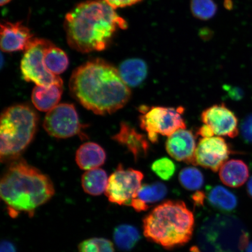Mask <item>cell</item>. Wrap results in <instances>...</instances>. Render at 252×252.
Masks as SVG:
<instances>
[{
	"mask_svg": "<svg viewBox=\"0 0 252 252\" xmlns=\"http://www.w3.org/2000/svg\"><path fill=\"white\" fill-rule=\"evenodd\" d=\"M143 173L132 168L125 169L122 164L109 178L105 192L110 203L130 206L132 199L141 187Z\"/></svg>",
	"mask_w": 252,
	"mask_h": 252,
	"instance_id": "obj_9",
	"label": "cell"
},
{
	"mask_svg": "<svg viewBox=\"0 0 252 252\" xmlns=\"http://www.w3.org/2000/svg\"><path fill=\"white\" fill-rule=\"evenodd\" d=\"M109 178L101 168L88 170L82 176L81 184L86 193L91 196H99L105 192Z\"/></svg>",
	"mask_w": 252,
	"mask_h": 252,
	"instance_id": "obj_20",
	"label": "cell"
},
{
	"mask_svg": "<svg viewBox=\"0 0 252 252\" xmlns=\"http://www.w3.org/2000/svg\"><path fill=\"white\" fill-rule=\"evenodd\" d=\"M194 226L193 214L184 201L169 200L145 217L143 227L149 241L171 250L190 240Z\"/></svg>",
	"mask_w": 252,
	"mask_h": 252,
	"instance_id": "obj_4",
	"label": "cell"
},
{
	"mask_svg": "<svg viewBox=\"0 0 252 252\" xmlns=\"http://www.w3.org/2000/svg\"><path fill=\"white\" fill-rule=\"evenodd\" d=\"M206 198V195L203 191H198L193 194L192 196V199L196 205H200L203 206L204 201Z\"/></svg>",
	"mask_w": 252,
	"mask_h": 252,
	"instance_id": "obj_33",
	"label": "cell"
},
{
	"mask_svg": "<svg viewBox=\"0 0 252 252\" xmlns=\"http://www.w3.org/2000/svg\"><path fill=\"white\" fill-rule=\"evenodd\" d=\"M220 178L223 184L231 188H239L247 181L250 171L247 163L239 159L227 160L220 167Z\"/></svg>",
	"mask_w": 252,
	"mask_h": 252,
	"instance_id": "obj_16",
	"label": "cell"
},
{
	"mask_svg": "<svg viewBox=\"0 0 252 252\" xmlns=\"http://www.w3.org/2000/svg\"><path fill=\"white\" fill-rule=\"evenodd\" d=\"M120 75L129 87L139 86L146 80L147 65L143 60L130 59L122 63L119 68Z\"/></svg>",
	"mask_w": 252,
	"mask_h": 252,
	"instance_id": "obj_19",
	"label": "cell"
},
{
	"mask_svg": "<svg viewBox=\"0 0 252 252\" xmlns=\"http://www.w3.org/2000/svg\"><path fill=\"white\" fill-rule=\"evenodd\" d=\"M37 116L26 105L9 107L2 112L0 126L1 161L17 159L35 134Z\"/></svg>",
	"mask_w": 252,
	"mask_h": 252,
	"instance_id": "obj_5",
	"label": "cell"
},
{
	"mask_svg": "<svg viewBox=\"0 0 252 252\" xmlns=\"http://www.w3.org/2000/svg\"><path fill=\"white\" fill-rule=\"evenodd\" d=\"M62 94L63 86L58 85L36 86L32 94V101L40 111L48 112L59 105Z\"/></svg>",
	"mask_w": 252,
	"mask_h": 252,
	"instance_id": "obj_18",
	"label": "cell"
},
{
	"mask_svg": "<svg viewBox=\"0 0 252 252\" xmlns=\"http://www.w3.org/2000/svg\"><path fill=\"white\" fill-rule=\"evenodd\" d=\"M207 198L211 206L222 212H231L238 205L235 195L221 186L211 188L208 192Z\"/></svg>",
	"mask_w": 252,
	"mask_h": 252,
	"instance_id": "obj_21",
	"label": "cell"
},
{
	"mask_svg": "<svg viewBox=\"0 0 252 252\" xmlns=\"http://www.w3.org/2000/svg\"><path fill=\"white\" fill-rule=\"evenodd\" d=\"M116 245L123 251H129L134 248L140 239V232L134 226L125 224L118 226L113 233Z\"/></svg>",
	"mask_w": 252,
	"mask_h": 252,
	"instance_id": "obj_23",
	"label": "cell"
},
{
	"mask_svg": "<svg viewBox=\"0 0 252 252\" xmlns=\"http://www.w3.org/2000/svg\"><path fill=\"white\" fill-rule=\"evenodd\" d=\"M199 239L203 252H244L249 244L244 225L230 216L207 220L200 230Z\"/></svg>",
	"mask_w": 252,
	"mask_h": 252,
	"instance_id": "obj_6",
	"label": "cell"
},
{
	"mask_svg": "<svg viewBox=\"0 0 252 252\" xmlns=\"http://www.w3.org/2000/svg\"><path fill=\"white\" fill-rule=\"evenodd\" d=\"M54 185L48 176L24 159H16L6 169L0 184L2 200L10 215L34 211L54 196Z\"/></svg>",
	"mask_w": 252,
	"mask_h": 252,
	"instance_id": "obj_3",
	"label": "cell"
},
{
	"mask_svg": "<svg viewBox=\"0 0 252 252\" xmlns=\"http://www.w3.org/2000/svg\"><path fill=\"white\" fill-rule=\"evenodd\" d=\"M223 89L227 94L229 98L232 100L238 101V100L243 99L244 96V91L240 88L224 85L223 86Z\"/></svg>",
	"mask_w": 252,
	"mask_h": 252,
	"instance_id": "obj_30",
	"label": "cell"
},
{
	"mask_svg": "<svg viewBox=\"0 0 252 252\" xmlns=\"http://www.w3.org/2000/svg\"><path fill=\"white\" fill-rule=\"evenodd\" d=\"M11 1L12 0H1L0 1V4H1V6H4Z\"/></svg>",
	"mask_w": 252,
	"mask_h": 252,
	"instance_id": "obj_36",
	"label": "cell"
},
{
	"mask_svg": "<svg viewBox=\"0 0 252 252\" xmlns=\"http://www.w3.org/2000/svg\"><path fill=\"white\" fill-rule=\"evenodd\" d=\"M196 147L194 134L186 128L175 131L166 142L167 153L173 159L193 165Z\"/></svg>",
	"mask_w": 252,
	"mask_h": 252,
	"instance_id": "obj_14",
	"label": "cell"
},
{
	"mask_svg": "<svg viewBox=\"0 0 252 252\" xmlns=\"http://www.w3.org/2000/svg\"><path fill=\"white\" fill-rule=\"evenodd\" d=\"M247 190L249 195L252 198V176L248 181Z\"/></svg>",
	"mask_w": 252,
	"mask_h": 252,
	"instance_id": "obj_35",
	"label": "cell"
},
{
	"mask_svg": "<svg viewBox=\"0 0 252 252\" xmlns=\"http://www.w3.org/2000/svg\"><path fill=\"white\" fill-rule=\"evenodd\" d=\"M43 127L52 137L67 138L81 134L83 126L73 105L61 103L47 112Z\"/></svg>",
	"mask_w": 252,
	"mask_h": 252,
	"instance_id": "obj_10",
	"label": "cell"
},
{
	"mask_svg": "<svg viewBox=\"0 0 252 252\" xmlns=\"http://www.w3.org/2000/svg\"><path fill=\"white\" fill-rule=\"evenodd\" d=\"M51 43L45 39L34 38L25 50L21 62V71L25 81L32 82L37 86H63L62 78L52 73L44 63V53L46 47Z\"/></svg>",
	"mask_w": 252,
	"mask_h": 252,
	"instance_id": "obj_8",
	"label": "cell"
},
{
	"mask_svg": "<svg viewBox=\"0 0 252 252\" xmlns=\"http://www.w3.org/2000/svg\"><path fill=\"white\" fill-rule=\"evenodd\" d=\"M1 252H17L14 245L11 242L3 241L1 244Z\"/></svg>",
	"mask_w": 252,
	"mask_h": 252,
	"instance_id": "obj_34",
	"label": "cell"
},
{
	"mask_svg": "<svg viewBox=\"0 0 252 252\" xmlns=\"http://www.w3.org/2000/svg\"><path fill=\"white\" fill-rule=\"evenodd\" d=\"M118 143L127 148L135 160L146 157L150 149L149 141L145 135L138 133L127 123L122 122L118 133L112 137Z\"/></svg>",
	"mask_w": 252,
	"mask_h": 252,
	"instance_id": "obj_15",
	"label": "cell"
},
{
	"mask_svg": "<svg viewBox=\"0 0 252 252\" xmlns=\"http://www.w3.org/2000/svg\"><path fill=\"white\" fill-rule=\"evenodd\" d=\"M106 154L99 145L88 142L79 148L75 155V160L80 168L91 170L99 168L105 163Z\"/></svg>",
	"mask_w": 252,
	"mask_h": 252,
	"instance_id": "obj_17",
	"label": "cell"
},
{
	"mask_svg": "<svg viewBox=\"0 0 252 252\" xmlns=\"http://www.w3.org/2000/svg\"><path fill=\"white\" fill-rule=\"evenodd\" d=\"M69 87L74 99L99 115L112 114L124 108L131 94L119 70L101 59L88 62L75 69Z\"/></svg>",
	"mask_w": 252,
	"mask_h": 252,
	"instance_id": "obj_1",
	"label": "cell"
},
{
	"mask_svg": "<svg viewBox=\"0 0 252 252\" xmlns=\"http://www.w3.org/2000/svg\"><path fill=\"white\" fill-rule=\"evenodd\" d=\"M44 63L52 73L59 75L67 70L69 59L64 50L51 43L45 49Z\"/></svg>",
	"mask_w": 252,
	"mask_h": 252,
	"instance_id": "obj_22",
	"label": "cell"
},
{
	"mask_svg": "<svg viewBox=\"0 0 252 252\" xmlns=\"http://www.w3.org/2000/svg\"><path fill=\"white\" fill-rule=\"evenodd\" d=\"M197 134L203 138L212 137L214 135V132L209 126L204 125L198 129Z\"/></svg>",
	"mask_w": 252,
	"mask_h": 252,
	"instance_id": "obj_32",
	"label": "cell"
},
{
	"mask_svg": "<svg viewBox=\"0 0 252 252\" xmlns=\"http://www.w3.org/2000/svg\"><path fill=\"white\" fill-rule=\"evenodd\" d=\"M78 252H115L112 242L103 238L87 239L78 246Z\"/></svg>",
	"mask_w": 252,
	"mask_h": 252,
	"instance_id": "obj_26",
	"label": "cell"
},
{
	"mask_svg": "<svg viewBox=\"0 0 252 252\" xmlns=\"http://www.w3.org/2000/svg\"><path fill=\"white\" fill-rule=\"evenodd\" d=\"M64 26L71 48L88 53L105 50L116 32L127 29V23L104 0H88L68 12Z\"/></svg>",
	"mask_w": 252,
	"mask_h": 252,
	"instance_id": "obj_2",
	"label": "cell"
},
{
	"mask_svg": "<svg viewBox=\"0 0 252 252\" xmlns=\"http://www.w3.org/2000/svg\"><path fill=\"white\" fill-rule=\"evenodd\" d=\"M35 38L23 24L4 21L1 24V49L5 53L25 51Z\"/></svg>",
	"mask_w": 252,
	"mask_h": 252,
	"instance_id": "obj_13",
	"label": "cell"
},
{
	"mask_svg": "<svg viewBox=\"0 0 252 252\" xmlns=\"http://www.w3.org/2000/svg\"><path fill=\"white\" fill-rule=\"evenodd\" d=\"M151 170L163 181H169L176 171V165L171 159L163 157L156 160L151 165Z\"/></svg>",
	"mask_w": 252,
	"mask_h": 252,
	"instance_id": "obj_28",
	"label": "cell"
},
{
	"mask_svg": "<svg viewBox=\"0 0 252 252\" xmlns=\"http://www.w3.org/2000/svg\"><path fill=\"white\" fill-rule=\"evenodd\" d=\"M179 181L183 187L190 191L198 190L204 182L203 173L194 167L183 169L179 173Z\"/></svg>",
	"mask_w": 252,
	"mask_h": 252,
	"instance_id": "obj_25",
	"label": "cell"
},
{
	"mask_svg": "<svg viewBox=\"0 0 252 252\" xmlns=\"http://www.w3.org/2000/svg\"><path fill=\"white\" fill-rule=\"evenodd\" d=\"M241 132L244 140L248 143L252 144V113L242 121Z\"/></svg>",
	"mask_w": 252,
	"mask_h": 252,
	"instance_id": "obj_29",
	"label": "cell"
},
{
	"mask_svg": "<svg viewBox=\"0 0 252 252\" xmlns=\"http://www.w3.org/2000/svg\"><path fill=\"white\" fill-rule=\"evenodd\" d=\"M231 149L220 137L203 138L200 140L194 154V165L217 172L227 161Z\"/></svg>",
	"mask_w": 252,
	"mask_h": 252,
	"instance_id": "obj_11",
	"label": "cell"
},
{
	"mask_svg": "<svg viewBox=\"0 0 252 252\" xmlns=\"http://www.w3.org/2000/svg\"><path fill=\"white\" fill-rule=\"evenodd\" d=\"M107 4H109L115 9L119 8H124L133 5L140 2L142 0H104Z\"/></svg>",
	"mask_w": 252,
	"mask_h": 252,
	"instance_id": "obj_31",
	"label": "cell"
},
{
	"mask_svg": "<svg viewBox=\"0 0 252 252\" xmlns=\"http://www.w3.org/2000/svg\"><path fill=\"white\" fill-rule=\"evenodd\" d=\"M246 252H252V242L249 243Z\"/></svg>",
	"mask_w": 252,
	"mask_h": 252,
	"instance_id": "obj_37",
	"label": "cell"
},
{
	"mask_svg": "<svg viewBox=\"0 0 252 252\" xmlns=\"http://www.w3.org/2000/svg\"><path fill=\"white\" fill-rule=\"evenodd\" d=\"M140 127L146 131L148 139L156 143L158 134L170 136L179 129L187 128L182 115L184 108L142 105L139 108Z\"/></svg>",
	"mask_w": 252,
	"mask_h": 252,
	"instance_id": "obj_7",
	"label": "cell"
},
{
	"mask_svg": "<svg viewBox=\"0 0 252 252\" xmlns=\"http://www.w3.org/2000/svg\"><path fill=\"white\" fill-rule=\"evenodd\" d=\"M167 193L168 189L166 186L162 183L157 182L152 184L141 186L134 198L143 201L149 206V204L155 203L163 199Z\"/></svg>",
	"mask_w": 252,
	"mask_h": 252,
	"instance_id": "obj_24",
	"label": "cell"
},
{
	"mask_svg": "<svg viewBox=\"0 0 252 252\" xmlns=\"http://www.w3.org/2000/svg\"><path fill=\"white\" fill-rule=\"evenodd\" d=\"M201 121L212 129L214 134L235 138L239 133L238 121L235 113L225 104L214 105L201 113Z\"/></svg>",
	"mask_w": 252,
	"mask_h": 252,
	"instance_id": "obj_12",
	"label": "cell"
},
{
	"mask_svg": "<svg viewBox=\"0 0 252 252\" xmlns=\"http://www.w3.org/2000/svg\"><path fill=\"white\" fill-rule=\"evenodd\" d=\"M191 10L195 17L207 20L216 14L217 5L213 0H191Z\"/></svg>",
	"mask_w": 252,
	"mask_h": 252,
	"instance_id": "obj_27",
	"label": "cell"
}]
</instances>
